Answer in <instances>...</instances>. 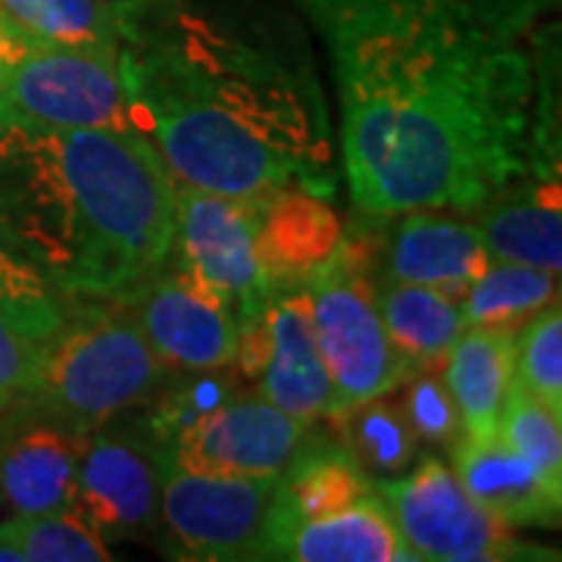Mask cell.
Instances as JSON below:
<instances>
[{"instance_id": "83f0119b", "label": "cell", "mask_w": 562, "mask_h": 562, "mask_svg": "<svg viewBox=\"0 0 562 562\" xmlns=\"http://www.w3.org/2000/svg\"><path fill=\"white\" fill-rule=\"evenodd\" d=\"M3 525L10 528V535L20 543L25 562L113 560V553L106 550V541L72 506L50 509V513H35V516L16 513Z\"/></svg>"}, {"instance_id": "e0dca14e", "label": "cell", "mask_w": 562, "mask_h": 562, "mask_svg": "<svg viewBox=\"0 0 562 562\" xmlns=\"http://www.w3.org/2000/svg\"><path fill=\"white\" fill-rule=\"evenodd\" d=\"M344 228L328 201L288 184L257 201V260L272 294L301 288L335 254Z\"/></svg>"}, {"instance_id": "8992f818", "label": "cell", "mask_w": 562, "mask_h": 562, "mask_svg": "<svg viewBox=\"0 0 562 562\" xmlns=\"http://www.w3.org/2000/svg\"><path fill=\"white\" fill-rule=\"evenodd\" d=\"M406 547L416 560L435 562H501L550 560L553 553L525 543L509 525L497 522L465 494L457 475L435 457L416 462L403 479L375 484Z\"/></svg>"}, {"instance_id": "7c38bea8", "label": "cell", "mask_w": 562, "mask_h": 562, "mask_svg": "<svg viewBox=\"0 0 562 562\" xmlns=\"http://www.w3.org/2000/svg\"><path fill=\"white\" fill-rule=\"evenodd\" d=\"M310 431V422L257 397H235L188 425L169 447L181 469L203 475L279 479Z\"/></svg>"}, {"instance_id": "1f68e13d", "label": "cell", "mask_w": 562, "mask_h": 562, "mask_svg": "<svg viewBox=\"0 0 562 562\" xmlns=\"http://www.w3.org/2000/svg\"><path fill=\"white\" fill-rule=\"evenodd\" d=\"M41 347L44 344L29 338L0 306V409L29 397L38 372Z\"/></svg>"}, {"instance_id": "6da1fadb", "label": "cell", "mask_w": 562, "mask_h": 562, "mask_svg": "<svg viewBox=\"0 0 562 562\" xmlns=\"http://www.w3.org/2000/svg\"><path fill=\"white\" fill-rule=\"evenodd\" d=\"M319 35L369 216L475 213L531 176L535 63L469 0H291Z\"/></svg>"}, {"instance_id": "44dd1931", "label": "cell", "mask_w": 562, "mask_h": 562, "mask_svg": "<svg viewBox=\"0 0 562 562\" xmlns=\"http://www.w3.org/2000/svg\"><path fill=\"white\" fill-rule=\"evenodd\" d=\"M516 347L519 331L491 325H472L450 347L443 362V382L460 409L465 438H497L503 401L516 379Z\"/></svg>"}, {"instance_id": "5b68a950", "label": "cell", "mask_w": 562, "mask_h": 562, "mask_svg": "<svg viewBox=\"0 0 562 562\" xmlns=\"http://www.w3.org/2000/svg\"><path fill=\"white\" fill-rule=\"evenodd\" d=\"M379 257L382 228L353 225L306 281L313 306V331L335 391V416L360 403L387 397L406 379H413L409 362L394 347L382 313H379Z\"/></svg>"}, {"instance_id": "30bf717a", "label": "cell", "mask_w": 562, "mask_h": 562, "mask_svg": "<svg viewBox=\"0 0 562 562\" xmlns=\"http://www.w3.org/2000/svg\"><path fill=\"white\" fill-rule=\"evenodd\" d=\"M176 250L238 316V325L272 301L257 260V201H235L176 184Z\"/></svg>"}, {"instance_id": "f1b7e54d", "label": "cell", "mask_w": 562, "mask_h": 562, "mask_svg": "<svg viewBox=\"0 0 562 562\" xmlns=\"http://www.w3.org/2000/svg\"><path fill=\"white\" fill-rule=\"evenodd\" d=\"M497 435L528 460L550 484L562 487V419L538 401L519 379H513L501 409Z\"/></svg>"}, {"instance_id": "cb8c5ba5", "label": "cell", "mask_w": 562, "mask_h": 562, "mask_svg": "<svg viewBox=\"0 0 562 562\" xmlns=\"http://www.w3.org/2000/svg\"><path fill=\"white\" fill-rule=\"evenodd\" d=\"M32 44L116 50V0H0Z\"/></svg>"}, {"instance_id": "7402d4cb", "label": "cell", "mask_w": 562, "mask_h": 562, "mask_svg": "<svg viewBox=\"0 0 562 562\" xmlns=\"http://www.w3.org/2000/svg\"><path fill=\"white\" fill-rule=\"evenodd\" d=\"M379 313L394 347L416 372H441L450 347L465 331L460 297L413 281H382Z\"/></svg>"}, {"instance_id": "d6a6232c", "label": "cell", "mask_w": 562, "mask_h": 562, "mask_svg": "<svg viewBox=\"0 0 562 562\" xmlns=\"http://www.w3.org/2000/svg\"><path fill=\"white\" fill-rule=\"evenodd\" d=\"M269 357H272V328H269V316L262 310L260 316L238 325V350H235L232 366H238L241 382H257Z\"/></svg>"}, {"instance_id": "603a6c76", "label": "cell", "mask_w": 562, "mask_h": 562, "mask_svg": "<svg viewBox=\"0 0 562 562\" xmlns=\"http://www.w3.org/2000/svg\"><path fill=\"white\" fill-rule=\"evenodd\" d=\"M560 301V276L543 272L525 262H487L479 279L460 297L465 325L513 328L541 313L543 306Z\"/></svg>"}, {"instance_id": "277c9868", "label": "cell", "mask_w": 562, "mask_h": 562, "mask_svg": "<svg viewBox=\"0 0 562 562\" xmlns=\"http://www.w3.org/2000/svg\"><path fill=\"white\" fill-rule=\"evenodd\" d=\"M169 375L128 297H72L63 328L41 347L25 401L91 435L147 406Z\"/></svg>"}, {"instance_id": "ffe728a7", "label": "cell", "mask_w": 562, "mask_h": 562, "mask_svg": "<svg viewBox=\"0 0 562 562\" xmlns=\"http://www.w3.org/2000/svg\"><path fill=\"white\" fill-rule=\"evenodd\" d=\"M479 235L491 257L525 262L543 272L562 269L560 179L525 176L475 210Z\"/></svg>"}, {"instance_id": "7a4b0ae2", "label": "cell", "mask_w": 562, "mask_h": 562, "mask_svg": "<svg viewBox=\"0 0 562 562\" xmlns=\"http://www.w3.org/2000/svg\"><path fill=\"white\" fill-rule=\"evenodd\" d=\"M128 125L181 184L262 201L335 184L331 120L301 25L235 0H116Z\"/></svg>"}, {"instance_id": "836d02e7", "label": "cell", "mask_w": 562, "mask_h": 562, "mask_svg": "<svg viewBox=\"0 0 562 562\" xmlns=\"http://www.w3.org/2000/svg\"><path fill=\"white\" fill-rule=\"evenodd\" d=\"M469 3L482 13L484 20L525 38V32L541 20L553 0H469Z\"/></svg>"}, {"instance_id": "f546056e", "label": "cell", "mask_w": 562, "mask_h": 562, "mask_svg": "<svg viewBox=\"0 0 562 562\" xmlns=\"http://www.w3.org/2000/svg\"><path fill=\"white\" fill-rule=\"evenodd\" d=\"M516 379L562 416V310L560 301L535 313L516 347Z\"/></svg>"}, {"instance_id": "5bb4252c", "label": "cell", "mask_w": 562, "mask_h": 562, "mask_svg": "<svg viewBox=\"0 0 562 562\" xmlns=\"http://www.w3.org/2000/svg\"><path fill=\"white\" fill-rule=\"evenodd\" d=\"M394 220V216H387ZM491 262L479 225L431 210L397 213L382 225L379 272L384 281H413L462 297Z\"/></svg>"}, {"instance_id": "2e32d148", "label": "cell", "mask_w": 562, "mask_h": 562, "mask_svg": "<svg viewBox=\"0 0 562 562\" xmlns=\"http://www.w3.org/2000/svg\"><path fill=\"white\" fill-rule=\"evenodd\" d=\"M372 491H375V482L362 469L360 460L350 453V447L338 435H316L310 425L297 453L291 457L276 482V497L266 516L257 560L288 528L338 513Z\"/></svg>"}, {"instance_id": "ac0fdd59", "label": "cell", "mask_w": 562, "mask_h": 562, "mask_svg": "<svg viewBox=\"0 0 562 562\" xmlns=\"http://www.w3.org/2000/svg\"><path fill=\"white\" fill-rule=\"evenodd\" d=\"M453 450V475L465 494L509 528H553L560 522L562 487L497 438H465Z\"/></svg>"}, {"instance_id": "3957f363", "label": "cell", "mask_w": 562, "mask_h": 562, "mask_svg": "<svg viewBox=\"0 0 562 562\" xmlns=\"http://www.w3.org/2000/svg\"><path fill=\"white\" fill-rule=\"evenodd\" d=\"M0 238L72 297H132L176 250V181L132 128L0 110Z\"/></svg>"}, {"instance_id": "9a60e30c", "label": "cell", "mask_w": 562, "mask_h": 562, "mask_svg": "<svg viewBox=\"0 0 562 562\" xmlns=\"http://www.w3.org/2000/svg\"><path fill=\"white\" fill-rule=\"evenodd\" d=\"M272 328V357L266 362L260 397L301 422L331 419L335 391L313 331V306L306 288L276 291L266 306Z\"/></svg>"}, {"instance_id": "4dcf8cb0", "label": "cell", "mask_w": 562, "mask_h": 562, "mask_svg": "<svg viewBox=\"0 0 562 562\" xmlns=\"http://www.w3.org/2000/svg\"><path fill=\"white\" fill-rule=\"evenodd\" d=\"M401 406L416 441L431 447H453L462 438L460 409L438 372H416Z\"/></svg>"}, {"instance_id": "d4e9b609", "label": "cell", "mask_w": 562, "mask_h": 562, "mask_svg": "<svg viewBox=\"0 0 562 562\" xmlns=\"http://www.w3.org/2000/svg\"><path fill=\"white\" fill-rule=\"evenodd\" d=\"M331 422H335V435L350 447V453L360 460L369 475H384V479L401 475L419 457V441L401 403L375 397L335 416Z\"/></svg>"}, {"instance_id": "d6986e66", "label": "cell", "mask_w": 562, "mask_h": 562, "mask_svg": "<svg viewBox=\"0 0 562 562\" xmlns=\"http://www.w3.org/2000/svg\"><path fill=\"white\" fill-rule=\"evenodd\" d=\"M260 560L294 562H413L379 491L319 519L294 525L262 550Z\"/></svg>"}, {"instance_id": "52a82bcc", "label": "cell", "mask_w": 562, "mask_h": 562, "mask_svg": "<svg viewBox=\"0 0 562 562\" xmlns=\"http://www.w3.org/2000/svg\"><path fill=\"white\" fill-rule=\"evenodd\" d=\"M279 479L203 475L166 460L160 519L181 560H257Z\"/></svg>"}, {"instance_id": "d590c367", "label": "cell", "mask_w": 562, "mask_h": 562, "mask_svg": "<svg viewBox=\"0 0 562 562\" xmlns=\"http://www.w3.org/2000/svg\"><path fill=\"white\" fill-rule=\"evenodd\" d=\"M0 506H3V497H0Z\"/></svg>"}, {"instance_id": "9c48e42d", "label": "cell", "mask_w": 562, "mask_h": 562, "mask_svg": "<svg viewBox=\"0 0 562 562\" xmlns=\"http://www.w3.org/2000/svg\"><path fill=\"white\" fill-rule=\"evenodd\" d=\"M166 460L169 447H162L144 422L128 428L103 425L98 435H88L69 506L79 509L103 541L147 538L160 519Z\"/></svg>"}, {"instance_id": "8fae6325", "label": "cell", "mask_w": 562, "mask_h": 562, "mask_svg": "<svg viewBox=\"0 0 562 562\" xmlns=\"http://www.w3.org/2000/svg\"><path fill=\"white\" fill-rule=\"evenodd\" d=\"M150 350L169 372L228 369L238 350V316L184 260L154 272L128 297Z\"/></svg>"}, {"instance_id": "e575fe53", "label": "cell", "mask_w": 562, "mask_h": 562, "mask_svg": "<svg viewBox=\"0 0 562 562\" xmlns=\"http://www.w3.org/2000/svg\"><path fill=\"white\" fill-rule=\"evenodd\" d=\"M35 47L38 44L25 38L20 29L13 25V20L7 16V10L0 7V91L7 88V81L16 72V66L29 57V50H35Z\"/></svg>"}, {"instance_id": "484cf974", "label": "cell", "mask_w": 562, "mask_h": 562, "mask_svg": "<svg viewBox=\"0 0 562 562\" xmlns=\"http://www.w3.org/2000/svg\"><path fill=\"white\" fill-rule=\"evenodd\" d=\"M72 294L60 291L35 262L0 238V306L29 338L47 344L69 316Z\"/></svg>"}, {"instance_id": "4316f807", "label": "cell", "mask_w": 562, "mask_h": 562, "mask_svg": "<svg viewBox=\"0 0 562 562\" xmlns=\"http://www.w3.org/2000/svg\"><path fill=\"white\" fill-rule=\"evenodd\" d=\"M241 394V379L228 375L225 369H210V372H179L176 382L172 375L166 379L160 391L150 397V409L144 416V428L162 443L172 447L188 425H194L222 403L235 401Z\"/></svg>"}, {"instance_id": "4fadbf2b", "label": "cell", "mask_w": 562, "mask_h": 562, "mask_svg": "<svg viewBox=\"0 0 562 562\" xmlns=\"http://www.w3.org/2000/svg\"><path fill=\"white\" fill-rule=\"evenodd\" d=\"M88 431L38 403L20 401L0 409V497L13 513H50L76 497Z\"/></svg>"}, {"instance_id": "ba28073f", "label": "cell", "mask_w": 562, "mask_h": 562, "mask_svg": "<svg viewBox=\"0 0 562 562\" xmlns=\"http://www.w3.org/2000/svg\"><path fill=\"white\" fill-rule=\"evenodd\" d=\"M0 110L54 128H132L120 54L94 47L38 44L0 91Z\"/></svg>"}]
</instances>
